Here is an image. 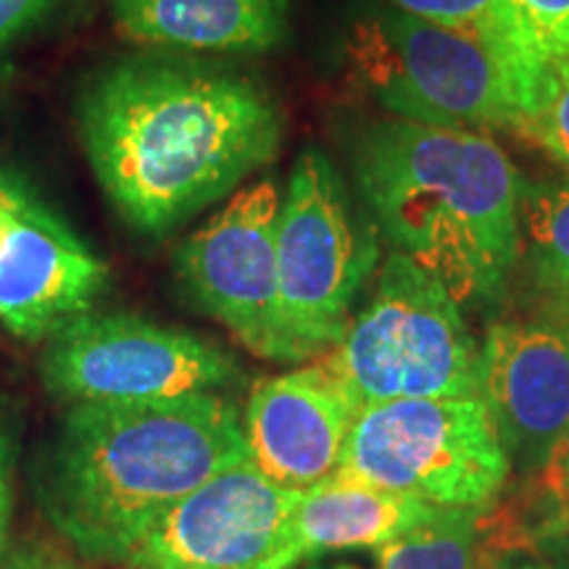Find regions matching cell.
<instances>
[{
	"instance_id": "6da1fadb",
	"label": "cell",
	"mask_w": 569,
	"mask_h": 569,
	"mask_svg": "<svg viewBox=\"0 0 569 569\" xmlns=\"http://www.w3.org/2000/svg\"><path fill=\"white\" fill-rule=\"evenodd\" d=\"M80 138L117 211L134 230L161 234L272 161L282 117L246 77L153 53L84 84Z\"/></svg>"
},
{
	"instance_id": "7a4b0ae2",
	"label": "cell",
	"mask_w": 569,
	"mask_h": 569,
	"mask_svg": "<svg viewBox=\"0 0 569 569\" xmlns=\"http://www.w3.org/2000/svg\"><path fill=\"white\" fill-rule=\"evenodd\" d=\"M246 459L222 393L74 403L40 461L38 501L82 557L122 565L163 511Z\"/></svg>"
},
{
	"instance_id": "3957f363",
	"label": "cell",
	"mask_w": 569,
	"mask_h": 569,
	"mask_svg": "<svg viewBox=\"0 0 569 569\" xmlns=\"http://www.w3.org/2000/svg\"><path fill=\"white\" fill-rule=\"evenodd\" d=\"M356 188L377 230L459 303L493 301L522 251V177L480 130L377 119L353 134Z\"/></svg>"
},
{
	"instance_id": "277c9868",
	"label": "cell",
	"mask_w": 569,
	"mask_h": 569,
	"mask_svg": "<svg viewBox=\"0 0 569 569\" xmlns=\"http://www.w3.org/2000/svg\"><path fill=\"white\" fill-rule=\"evenodd\" d=\"M322 361L359 411L403 398L480 396V348L461 303L398 251Z\"/></svg>"
},
{
	"instance_id": "5b68a950",
	"label": "cell",
	"mask_w": 569,
	"mask_h": 569,
	"mask_svg": "<svg viewBox=\"0 0 569 569\" xmlns=\"http://www.w3.org/2000/svg\"><path fill=\"white\" fill-rule=\"evenodd\" d=\"M348 59L382 109L409 122L519 130L530 82L486 42L396 9L356 21Z\"/></svg>"
},
{
	"instance_id": "8992f818",
	"label": "cell",
	"mask_w": 569,
	"mask_h": 569,
	"mask_svg": "<svg viewBox=\"0 0 569 569\" xmlns=\"http://www.w3.org/2000/svg\"><path fill=\"white\" fill-rule=\"evenodd\" d=\"M377 259L372 217L356 209L327 153L303 151L277 217L280 319L293 361L322 356L343 338Z\"/></svg>"
},
{
	"instance_id": "52a82bcc",
	"label": "cell",
	"mask_w": 569,
	"mask_h": 569,
	"mask_svg": "<svg viewBox=\"0 0 569 569\" xmlns=\"http://www.w3.org/2000/svg\"><path fill=\"white\" fill-rule=\"evenodd\" d=\"M340 478L446 509H486L509 457L480 396L403 398L359 411Z\"/></svg>"
},
{
	"instance_id": "ba28073f",
	"label": "cell",
	"mask_w": 569,
	"mask_h": 569,
	"mask_svg": "<svg viewBox=\"0 0 569 569\" xmlns=\"http://www.w3.org/2000/svg\"><path fill=\"white\" fill-rule=\"evenodd\" d=\"M40 375L71 407L219 393L243 377L230 353L196 332L98 311L71 319L48 338Z\"/></svg>"
},
{
	"instance_id": "9c48e42d",
	"label": "cell",
	"mask_w": 569,
	"mask_h": 569,
	"mask_svg": "<svg viewBox=\"0 0 569 569\" xmlns=\"http://www.w3.org/2000/svg\"><path fill=\"white\" fill-rule=\"evenodd\" d=\"M280 188L259 180L238 190L174 253L190 301L227 327L248 351L293 361L280 319L277 217Z\"/></svg>"
},
{
	"instance_id": "30bf717a",
	"label": "cell",
	"mask_w": 569,
	"mask_h": 569,
	"mask_svg": "<svg viewBox=\"0 0 569 569\" xmlns=\"http://www.w3.org/2000/svg\"><path fill=\"white\" fill-rule=\"evenodd\" d=\"M301 493L240 461L163 511L122 565L127 569H261Z\"/></svg>"
},
{
	"instance_id": "8fae6325",
	"label": "cell",
	"mask_w": 569,
	"mask_h": 569,
	"mask_svg": "<svg viewBox=\"0 0 569 569\" xmlns=\"http://www.w3.org/2000/svg\"><path fill=\"white\" fill-rule=\"evenodd\" d=\"M480 398L503 451L551 457L569 440V322H498L480 351Z\"/></svg>"
},
{
	"instance_id": "7c38bea8",
	"label": "cell",
	"mask_w": 569,
	"mask_h": 569,
	"mask_svg": "<svg viewBox=\"0 0 569 569\" xmlns=\"http://www.w3.org/2000/svg\"><path fill=\"white\" fill-rule=\"evenodd\" d=\"M359 409L322 359L259 382L248 398V459L280 488L303 490L338 472Z\"/></svg>"
},
{
	"instance_id": "4fadbf2b",
	"label": "cell",
	"mask_w": 569,
	"mask_h": 569,
	"mask_svg": "<svg viewBox=\"0 0 569 569\" xmlns=\"http://www.w3.org/2000/svg\"><path fill=\"white\" fill-rule=\"evenodd\" d=\"M109 284V267L61 222L40 209L13 217L0 248V327L42 340L88 315Z\"/></svg>"
},
{
	"instance_id": "5bb4252c",
	"label": "cell",
	"mask_w": 569,
	"mask_h": 569,
	"mask_svg": "<svg viewBox=\"0 0 569 569\" xmlns=\"http://www.w3.org/2000/svg\"><path fill=\"white\" fill-rule=\"evenodd\" d=\"M440 509L446 507L332 475L303 490L261 569H293L330 551L380 549L388 540L432 519Z\"/></svg>"
},
{
	"instance_id": "9a60e30c",
	"label": "cell",
	"mask_w": 569,
	"mask_h": 569,
	"mask_svg": "<svg viewBox=\"0 0 569 569\" xmlns=\"http://www.w3.org/2000/svg\"><path fill=\"white\" fill-rule=\"evenodd\" d=\"M134 42L196 53H261L288 32V0H111Z\"/></svg>"
},
{
	"instance_id": "2e32d148",
	"label": "cell",
	"mask_w": 569,
	"mask_h": 569,
	"mask_svg": "<svg viewBox=\"0 0 569 569\" xmlns=\"http://www.w3.org/2000/svg\"><path fill=\"white\" fill-rule=\"evenodd\" d=\"M382 3L388 9L486 42L530 82V88L546 63L519 19L515 0H382Z\"/></svg>"
},
{
	"instance_id": "e0dca14e",
	"label": "cell",
	"mask_w": 569,
	"mask_h": 569,
	"mask_svg": "<svg viewBox=\"0 0 569 569\" xmlns=\"http://www.w3.org/2000/svg\"><path fill=\"white\" fill-rule=\"evenodd\" d=\"M482 509H440L377 549L380 569H475Z\"/></svg>"
},
{
	"instance_id": "ac0fdd59",
	"label": "cell",
	"mask_w": 569,
	"mask_h": 569,
	"mask_svg": "<svg viewBox=\"0 0 569 569\" xmlns=\"http://www.w3.org/2000/svg\"><path fill=\"white\" fill-rule=\"evenodd\" d=\"M519 224L525 227L538 282L549 296L569 306V184L522 188Z\"/></svg>"
},
{
	"instance_id": "d6986e66",
	"label": "cell",
	"mask_w": 569,
	"mask_h": 569,
	"mask_svg": "<svg viewBox=\"0 0 569 569\" xmlns=\"http://www.w3.org/2000/svg\"><path fill=\"white\" fill-rule=\"evenodd\" d=\"M517 132L569 169V51L551 56L540 67Z\"/></svg>"
},
{
	"instance_id": "ffe728a7",
	"label": "cell",
	"mask_w": 569,
	"mask_h": 569,
	"mask_svg": "<svg viewBox=\"0 0 569 569\" xmlns=\"http://www.w3.org/2000/svg\"><path fill=\"white\" fill-rule=\"evenodd\" d=\"M540 59L569 51V0H515Z\"/></svg>"
},
{
	"instance_id": "44dd1931",
	"label": "cell",
	"mask_w": 569,
	"mask_h": 569,
	"mask_svg": "<svg viewBox=\"0 0 569 569\" xmlns=\"http://www.w3.org/2000/svg\"><path fill=\"white\" fill-rule=\"evenodd\" d=\"M63 0H0V63L19 40L38 30L61 9Z\"/></svg>"
},
{
	"instance_id": "7402d4cb",
	"label": "cell",
	"mask_w": 569,
	"mask_h": 569,
	"mask_svg": "<svg viewBox=\"0 0 569 569\" xmlns=\"http://www.w3.org/2000/svg\"><path fill=\"white\" fill-rule=\"evenodd\" d=\"M13 509V438L9 427L0 422V557L9 543Z\"/></svg>"
},
{
	"instance_id": "603a6c76",
	"label": "cell",
	"mask_w": 569,
	"mask_h": 569,
	"mask_svg": "<svg viewBox=\"0 0 569 569\" xmlns=\"http://www.w3.org/2000/svg\"><path fill=\"white\" fill-rule=\"evenodd\" d=\"M40 209H46V203L34 193L32 184H27L19 174H13L11 169L0 163V211L24 217V213H34Z\"/></svg>"
},
{
	"instance_id": "cb8c5ba5",
	"label": "cell",
	"mask_w": 569,
	"mask_h": 569,
	"mask_svg": "<svg viewBox=\"0 0 569 569\" xmlns=\"http://www.w3.org/2000/svg\"><path fill=\"white\" fill-rule=\"evenodd\" d=\"M0 569H82L74 559L63 557L59 551L46 549V546H27L19 549Z\"/></svg>"
},
{
	"instance_id": "d4e9b609",
	"label": "cell",
	"mask_w": 569,
	"mask_h": 569,
	"mask_svg": "<svg viewBox=\"0 0 569 569\" xmlns=\"http://www.w3.org/2000/svg\"><path fill=\"white\" fill-rule=\"evenodd\" d=\"M11 224H13V213H6V211H0V248H3L6 238H9V230H11Z\"/></svg>"
},
{
	"instance_id": "484cf974",
	"label": "cell",
	"mask_w": 569,
	"mask_h": 569,
	"mask_svg": "<svg viewBox=\"0 0 569 569\" xmlns=\"http://www.w3.org/2000/svg\"><path fill=\"white\" fill-rule=\"evenodd\" d=\"M565 507H567V515H569V465H567V472H565Z\"/></svg>"
},
{
	"instance_id": "4316f807",
	"label": "cell",
	"mask_w": 569,
	"mask_h": 569,
	"mask_svg": "<svg viewBox=\"0 0 569 569\" xmlns=\"http://www.w3.org/2000/svg\"><path fill=\"white\" fill-rule=\"evenodd\" d=\"M511 569H546V567H538V565H522V567H511Z\"/></svg>"
}]
</instances>
